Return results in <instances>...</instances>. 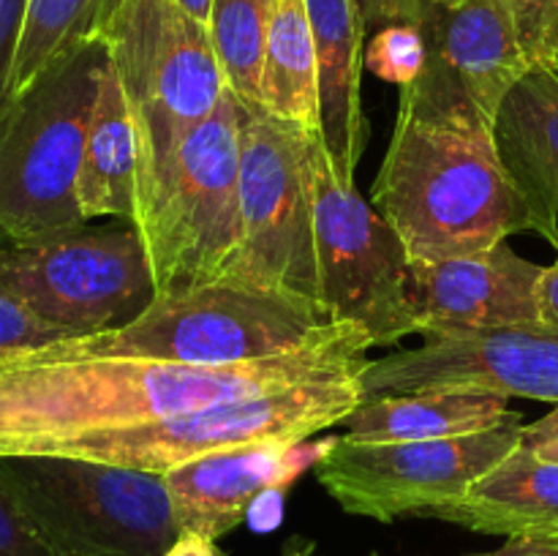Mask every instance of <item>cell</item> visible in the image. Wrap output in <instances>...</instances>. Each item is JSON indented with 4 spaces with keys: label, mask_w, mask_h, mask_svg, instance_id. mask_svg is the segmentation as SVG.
<instances>
[{
    "label": "cell",
    "mask_w": 558,
    "mask_h": 556,
    "mask_svg": "<svg viewBox=\"0 0 558 556\" xmlns=\"http://www.w3.org/2000/svg\"><path fill=\"white\" fill-rule=\"evenodd\" d=\"M371 336L330 325L294 352L240 365H183L136 358H58L25 349L0 360V458L44 456L90 431L161 420L308 382L360 376Z\"/></svg>",
    "instance_id": "cell-1"
},
{
    "label": "cell",
    "mask_w": 558,
    "mask_h": 556,
    "mask_svg": "<svg viewBox=\"0 0 558 556\" xmlns=\"http://www.w3.org/2000/svg\"><path fill=\"white\" fill-rule=\"evenodd\" d=\"M371 205L396 229L412 262L477 254L532 229L501 164L494 125L409 93H401Z\"/></svg>",
    "instance_id": "cell-2"
},
{
    "label": "cell",
    "mask_w": 558,
    "mask_h": 556,
    "mask_svg": "<svg viewBox=\"0 0 558 556\" xmlns=\"http://www.w3.org/2000/svg\"><path fill=\"white\" fill-rule=\"evenodd\" d=\"M311 300L262 283L216 278L161 289L136 319L44 343L58 358H136L240 365L278 358L330 327Z\"/></svg>",
    "instance_id": "cell-3"
},
{
    "label": "cell",
    "mask_w": 558,
    "mask_h": 556,
    "mask_svg": "<svg viewBox=\"0 0 558 556\" xmlns=\"http://www.w3.org/2000/svg\"><path fill=\"white\" fill-rule=\"evenodd\" d=\"M109 44L54 60L0 123V243H36L85 227L80 169Z\"/></svg>",
    "instance_id": "cell-4"
},
{
    "label": "cell",
    "mask_w": 558,
    "mask_h": 556,
    "mask_svg": "<svg viewBox=\"0 0 558 556\" xmlns=\"http://www.w3.org/2000/svg\"><path fill=\"white\" fill-rule=\"evenodd\" d=\"M107 44L134 118L142 218L185 136L229 87L207 25L172 0H129Z\"/></svg>",
    "instance_id": "cell-5"
},
{
    "label": "cell",
    "mask_w": 558,
    "mask_h": 556,
    "mask_svg": "<svg viewBox=\"0 0 558 556\" xmlns=\"http://www.w3.org/2000/svg\"><path fill=\"white\" fill-rule=\"evenodd\" d=\"M245 104L223 93L196 125L142 210L140 229L156 289L216 281L240 249V153Z\"/></svg>",
    "instance_id": "cell-6"
},
{
    "label": "cell",
    "mask_w": 558,
    "mask_h": 556,
    "mask_svg": "<svg viewBox=\"0 0 558 556\" xmlns=\"http://www.w3.org/2000/svg\"><path fill=\"white\" fill-rule=\"evenodd\" d=\"M0 467L60 556H163L180 534L163 474L60 456Z\"/></svg>",
    "instance_id": "cell-7"
},
{
    "label": "cell",
    "mask_w": 558,
    "mask_h": 556,
    "mask_svg": "<svg viewBox=\"0 0 558 556\" xmlns=\"http://www.w3.org/2000/svg\"><path fill=\"white\" fill-rule=\"evenodd\" d=\"M308 158L322 314L332 325L365 330L374 347H396L420 333L412 256L354 180L336 178L319 134H311Z\"/></svg>",
    "instance_id": "cell-8"
},
{
    "label": "cell",
    "mask_w": 558,
    "mask_h": 556,
    "mask_svg": "<svg viewBox=\"0 0 558 556\" xmlns=\"http://www.w3.org/2000/svg\"><path fill=\"white\" fill-rule=\"evenodd\" d=\"M0 283L38 319L71 336L125 325L158 292L134 223L80 227L36 243H0Z\"/></svg>",
    "instance_id": "cell-9"
},
{
    "label": "cell",
    "mask_w": 558,
    "mask_h": 556,
    "mask_svg": "<svg viewBox=\"0 0 558 556\" xmlns=\"http://www.w3.org/2000/svg\"><path fill=\"white\" fill-rule=\"evenodd\" d=\"M523 425V414L512 412L494 428L450 439L368 445L332 436L316 458V480L352 516L379 523L430 518L505 461L521 445Z\"/></svg>",
    "instance_id": "cell-10"
},
{
    "label": "cell",
    "mask_w": 558,
    "mask_h": 556,
    "mask_svg": "<svg viewBox=\"0 0 558 556\" xmlns=\"http://www.w3.org/2000/svg\"><path fill=\"white\" fill-rule=\"evenodd\" d=\"M308 142V131L245 107L240 249L221 278L283 289L319 309Z\"/></svg>",
    "instance_id": "cell-11"
},
{
    "label": "cell",
    "mask_w": 558,
    "mask_h": 556,
    "mask_svg": "<svg viewBox=\"0 0 558 556\" xmlns=\"http://www.w3.org/2000/svg\"><path fill=\"white\" fill-rule=\"evenodd\" d=\"M360 385L365 398L461 390L558 403V327L526 322L428 333L417 349L368 360Z\"/></svg>",
    "instance_id": "cell-12"
},
{
    "label": "cell",
    "mask_w": 558,
    "mask_h": 556,
    "mask_svg": "<svg viewBox=\"0 0 558 556\" xmlns=\"http://www.w3.org/2000/svg\"><path fill=\"white\" fill-rule=\"evenodd\" d=\"M425 60L414 80L401 85L417 101L466 109L496 125L512 87L532 71L515 22L501 0L430 3L423 27Z\"/></svg>",
    "instance_id": "cell-13"
},
{
    "label": "cell",
    "mask_w": 558,
    "mask_h": 556,
    "mask_svg": "<svg viewBox=\"0 0 558 556\" xmlns=\"http://www.w3.org/2000/svg\"><path fill=\"white\" fill-rule=\"evenodd\" d=\"M545 267L505 243L441 262H412L417 336L539 322Z\"/></svg>",
    "instance_id": "cell-14"
},
{
    "label": "cell",
    "mask_w": 558,
    "mask_h": 556,
    "mask_svg": "<svg viewBox=\"0 0 558 556\" xmlns=\"http://www.w3.org/2000/svg\"><path fill=\"white\" fill-rule=\"evenodd\" d=\"M308 445H251L213 452L167 472L169 496L180 532H196L218 540L245 521L262 496L283 491L311 458L325 452Z\"/></svg>",
    "instance_id": "cell-15"
},
{
    "label": "cell",
    "mask_w": 558,
    "mask_h": 556,
    "mask_svg": "<svg viewBox=\"0 0 558 556\" xmlns=\"http://www.w3.org/2000/svg\"><path fill=\"white\" fill-rule=\"evenodd\" d=\"M319 69V136L338 180L352 183L368 142L363 109L365 22L357 0H305Z\"/></svg>",
    "instance_id": "cell-16"
},
{
    "label": "cell",
    "mask_w": 558,
    "mask_h": 556,
    "mask_svg": "<svg viewBox=\"0 0 558 556\" xmlns=\"http://www.w3.org/2000/svg\"><path fill=\"white\" fill-rule=\"evenodd\" d=\"M501 164L526 205L532 232L558 251V80L532 69L505 98L494 125Z\"/></svg>",
    "instance_id": "cell-17"
},
{
    "label": "cell",
    "mask_w": 558,
    "mask_h": 556,
    "mask_svg": "<svg viewBox=\"0 0 558 556\" xmlns=\"http://www.w3.org/2000/svg\"><path fill=\"white\" fill-rule=\"evenodd\" d=\"M430 518L480 534L558 537V463L518 445L463 499L439 507Z\"/></svg>",
    "instance_id": "cell-18"
},
{
    "label": "cell",
    "mask_w": 558,
    "mask_h": 556,
    "mask_svg": "<svg viewBox=\"0 0 558 556\" xmlns=\"http://www.w3.org/2000/svg\"><path fill=\"white\" fill-rule=\"evenodd\" d=\"M76 196L85 221L120 218L136 223L140 218V145L112 55L90 114Z\"/></svg>",
    "instance_id": "cell-19"
},
{
    "label": "cell",
    "mask_w": 558,
    "mask_h": 556,
    "mask_svg": "<svg viewBox=\"0 0 558 556\" xmlns=\"http://www.w3.org/2000/svg\"><path fill=\"white\" fill-rule=\"evenodd\" d=\"M512 414L510 398L488 392L417 390L365 398L363 407L347 420L354 442H425L477 434L505 423Z\"/></svg>",
    "instance_id": "cell-20"
},
{
    "label": "cell",
    "mask_w": 558,
    "mask_h": 556,
    "mask_svg": "<svg viewBox=\"0 0 558 556\" xmlns=\"http://www.w3.org/2000/svg\"><path fill=\"white\" fill-rule=\"evenodd\" d=\"M259 109L319 134V69L305 0H278L259 80Z\"/></svg>",
    "instance_id": "cell-21"
},
{
    "label": "cell",
    "mask_w": 558,
    "mask_h": 556,
    "mask_svg": "<svg viewBox=\"0 0 558 556\" xmlns=\"http://www.w3.org/2000/svg\"><path fill=\"white\" fill-rule=\"evenodd\" d=\"M125 3L129 0H27L11 69V101L71 49L107 41Z\"/></svg>",
    "instance_id": "cell-22"
},
{
    "label": "cell",
    "mask_w": 558,
    "mask_h": 556,
    "mask_svg": "<svg viewBox=\"0 0 558 556\" xmlns=\"http://www.w3.org/2000/svg\"><path fill=\"white\" fill-rule=\"evenodd\" d=\"M278 0H213L210 31L213 49L229 90L259 109V80L265 65L267 36Z\"/></svg>",
    "instance_id": "cell-23"
},
{
    "label": "cell",
    "mask_w": 558,
    "mask_h": 556,
    "mask_svg": "<svg viewBox=\"0 0 558 556\" xmlns=\"http://www.w3.org/2000/svg\"><path fill=\"white\" fill-rule=\"evenodd\" d=\"M515 22L532 69H550L558 52V0H501Z\"/></svg>",
    "instance_id": "cell-24"
},
{
    "label": "cell",
    "mask_w": 558,
    "mask_h": 556,
    "mask_svg": "<svg viewBox=\"0 0 558 556\" xmlns=\"http://www.w3.org/2000/svg\"><path fill=\"white\" fill-rule=\"evenodd\" d=\"M368 60L381 76L407 85L409 80L417 76L425 60V41L420 27L412 25H390L381 27L376 38L371 41Z\"/></svg>",
    "instance_id": "cell-25"
},
{
    "label": "cell",
    "mask_w": 558,
    "mask_h": 556,
    "mask_svg": "<svg viewBox=\"0 0 558 556\" xmlns=\"http://www.w3.org/2000/svg\"><path fill=\"white\" fill-rule=\"evenodd\" d=\"M0 556H60L27 516L14 485L0 467Z\"/></svg>",
    "instance_id": "cell-26"
},
{
    "label": "cell",
    "mask_w": 558,
    "mask_h": 556,
    "mask_svg": "<svg viewBox=\"0 0 558 556\" xmlns=\"http://www.w3.org/2000/svg\"><path fill=\"white\" fill-rule=\"evenodd\" d=\"M69 336L71 333L38 319L14 292L0 283V360Z\"/></svg>",
    "instance_id": "cell-27"
},
{
    "label": "cell",
    "mask_w": 558,
    "mask_h": 556,
    "mask_svg": "<svg viewBox=\"0 0 558 556\" xmlns=\"http://www.w3.org/2000/svg\"><path fill=\"white\" fill-rule=\"evenodd\" d=\"M27 0H0V123L11 107L9 85L14 69L16 44H20L22 20H25Z\"/></svg>",
    "instance_id": "cell-28"
},
{
    "label": "cell",
    "mask_w": 558,
    "mask_h": 556,
    "mask_svg": "<svg viewBox=\"0 0 558 556\" xmlns=\"http://www.w3.org/2000/svg\"><path fill=\"white\" fill-rule=\"evenodd\" d=\"M434 0H357L365 31H381L390 25L423 27Z\"/></svg>",
    "instance_id": "cell-29"
},
{
    "label": "cell",
    "mask_w": 558,
    "mask_h": 556,
    "mask_svg": "<svg viewBox=\"0 0 558 556\" xmlns=\"http://www.w3.org/2000/svg\"><path fill=\"white\" fill-rule=\"evenodd\" d=\"M521 447H526L529 452H534L543 461L558 463V407L545 418H539L537 423L523 425Z\"/></svg>",
    "instance_id": "cell-30"
},
{
    "label": "cell",
    "mask_w": 558,
    "mask_h": 556,
    "mask_svg": "<svg viewBox=\"0 0 558 556\" xmlns=\"http://www.w3.org/2000/svg\"><path fill=\"white\" fill-rule=\"evenodd\" d=\"M474 556H558V537H510L501 548Z\"/></svg>",
    "instance_id": "cell-31"
},
{
    "label": "cell",
    "mask_w": 558,
    "mask_h": 556,
    "mask_svg": "<svg viewBox=\"0 0 558 556\" xmlns=\"http://www.w3.org/2000/svg\"><path fill=\"white\" fill-rule=\"evenodd\" d=\"M539 322L558 327V262L539 278Z\"/></svg>",
    "instance_id": "cell-32"
},
{
    "label": "cell",
    "mask_w": 558,
    "mask_h": 556,
    "mask_svg": "<svg viewBox=\"0 0 558 556\" xmlns=\"http://www.w3.org/2000/svg\"><path fill=\"white\" fill-rule=\"evenodd\" d=\"M163 556H223L216 540L196 532H180Z\"/></svg>",
    "instance_id": "cell-33"
},
{
    "label": "cell",
    "mask_w": 558,
    "mask_h": 556,
    "mask_svg": "<svg viewBox=\"0 0 558 556\" xmlns=\"http://www.w3.org/2000/svg\"><path fill=\"white\" fill-rule=\"evenodd\" d=\"M278 556H319V548H316V543L311 537L294 534V537H289L287 543H283L281 554Z\"/></svg>",
    "instance_id": "cell-34"
},
{
    "label": "cell",
    "mask_w": 558,
    "mask_h": 556,
    "mask_svg": "<svg viewBox=\"0 0 558 556\" xmlns=\"http://www.w3.org/2000/svg\"><path fill=\"white\" fill-rule=\"evenodd\" d=\"M172 3H178L180 9L189 11L191 16H196V20L205 22V25H207V20H210L213 0H172Z\"/></svg>",
    "instance_id": "cell-35"
},
{
    "label": "cell",
    "mask_w": 558,
    "mask_h": 556,
    "mask_svg": "<svg viewBox=\"0 0 558 556\" xmlns=\"http://www.w3.org/2000/svg\"><path fill=\"white\" fill-rule=\"evenodd\" d=\"M548 71H554V76L558 80V52H556V58H554V63H550V69Z\"/></svg>",
    "instance_id": "cell-36"
},
{
    "label": "cell",
    "mask_w": 558,
    "mask_h": 556,
    "mask_svg": "<svg viewBox=\"0 0 558 556\" xmlns=\"http://www.w3.org/2000/svg\"><path fill=\"white\" fill-rule=\"evenodd\" d=\"M436 3H445V5H458V3H463V0H436Z\"/></svg>",
    "instance_id": "cell-37"
},
{
    "label": "cell",
    "mask_w": 558,
    "mask_h": 556,
    "mask_svg": "<svg viewBox=\"0 0 558 556\" xmlns=\"http://www.w3.org/2000/svg\"><path fill=\"white\" fill-rule=\"evenodd\" d=\"M371 556H379V554H371Z\"/></svg>",
    "instance_id": "cell-38"
}]
</instances>
